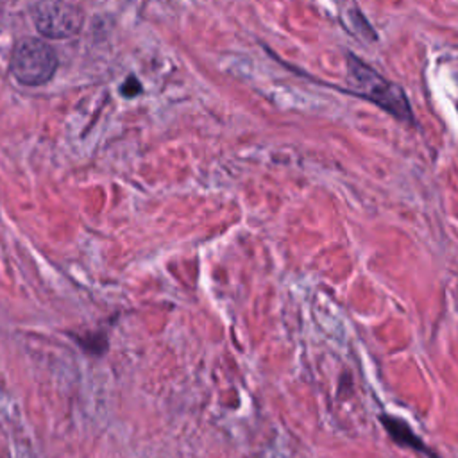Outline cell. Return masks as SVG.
Segmentation results:
<instances>
[{
	"label": "cell",
	"instance_id": "obj_3",
	"mask_svg": "<svg viewBox=\"0 0 458 458\" xmlns=\"http://www.w3.org/2000/svg\"><path fill=\"white\" fill-rule=\"evenodd\" d=\"M32 20L36 29L52 39H64L75 36L84 21V13L72 2H38L32 7Z\"/></svg>",
	"mask_w": 458,
	"mask_h": 458
},
{
	"label": "cell",
	"instance_id": "obj_5",
	"mask_svg": "<svg viewBox=\"0 0 458 458\" xmlns=\"http://www.w3.org/2000/svg\"><path fill=\"white\" fill-rule=\"evenodd\" d=\"M140 89H141V86H140V82H138L134 77L127 79V81L123 82V86H122V93H123V95H129V97L136 95Z\"/></svg>",
	"mask_w": 458,
	"mask_h": 458
},
{
	"label": "cell",
	"instance_id": "obj_1",
	"mask_svg": "<svg viewBox=\"0 0 458 458\" xmlns=\"http://www.w3.org/2000/svg\"><path fill=\"white\" fill-rule=\"evenodd\" d=\"M347 81L354 93L376 102L377 106L392 113L395 118H411V109L404 91L397 84L381 77L376 70H372L354 55H351L347 63Z\"/></svg>",
	"mask_w": 458,
	"mask_h": 458
},
{
	"label": "cell",
	"instance_id": "obj_2",
	"mask_svg": "<svg viewBox=\"0 0 458 458\" xmlns=\"http://www.w3.org/2000/svg\"><path fill=\"white\" fill-rule=\"evenodd\" d=\"M11 73L25 86H41L50 81L57 68L54 47L38 38H21L16 41L11 61Z\"/></svg>",
	"mask_w": 458,
	"mask_h": 458
},
{
	"label": "cell",
	"instance_id": "obj_4",
	"mask_svg": "<svg viewBox=\"0 0 458 458\" xmlns=\"http://www.w3.org/2000/svg\"><path fill=\"white\" fill-rule=\"evenodd\" d=\"M381 420H383V426H385V429L390 433V437L397 442V444H401V445H404V447H411V449H415V451H422V453H428L429 454V451L426 449V445L417 438V435L404 424V420H399V419H394V417H390V415H383L381 417Z\"/></svg>",
	"mask_w": 458,
	"mask_h": 458
}]
</instances>
